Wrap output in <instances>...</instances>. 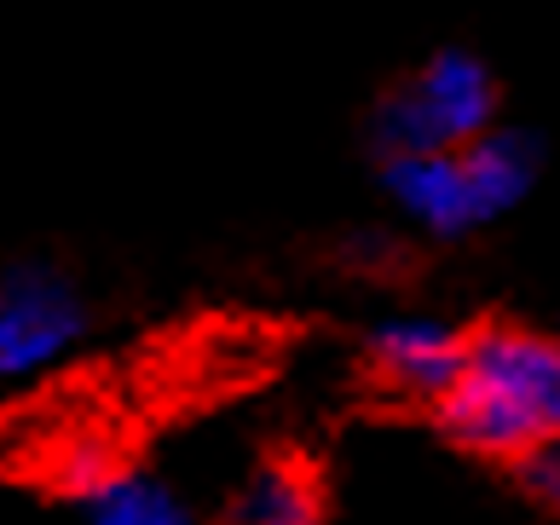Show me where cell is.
Returning a JSON list of instances; mask_svg holds the SVG:
<instances>
[{
    "label": "cell",
    "mask_w": 560,
    "mask_h": 525,
    "mask_svg": "<svg viewBox=\"0 0 560 525\" xmlns=\"http://www.w3.org/2000/svg\"><path fill=\"white\" fill-rule=\"evenodd\" d=\"M497 110H503V88L486 58L474 47H440L405 81L382 88L364 116V139L376 162L405 151H440V144H468L497 128Z\"/></svg>",
    "instance_id": "obj_2"
},
{
    "label": "cell",
    "mask_w": 560,
    "mask_h": 525,
    "mask_svg": "<svg viewBox=\"0 0 560 525\" xmlns=\"http://www.w3.org/2000/svg\"><path fill=\"white\" fill-rule=\"evenodd\" d=\"M382 191L399 214L433 243H456L474 237L480 225H491L474 167L463 156V144H440V151H405V156H382Z\"/></svg>",
    "instance_id": "obj_5"
},
{
    "label": "cell",
    "mask_w": 560,
    "mask_h": 525,
    "mask_svg": "<svg viewBox=\"0 0 560 525\" xmlns=\"http://www.w3.org/2000/svg\"><path fill=\"white\" fill-rule=\"evenodd\" d=\"M93 312L58 260H12L0 271V382H24L65 364Z\"/></svg>",
    "instance_id": "obj_3"
},
{
    "label": "cell",
    "mask_w": 560,
    "mask_h": 525,
    "mask_svg": "<svg viewBox=\"0 0 560 525\" xmlns=\"http://www.w3.org/2000/svg\"><path fill=\"white\" fill-rule=\"evenodd\" d=\"M433 433L474 462L509 468L560 433V335L514 318L468 324L463 375L433 398Z\"/></svg>",
    "instance_id": "obj_1"
},
{
    "label": "cell",
    "mask_w": 560,
    "mask_h": 525,
    "mask_svg": "<svg viewBox=\"0 0 560 525\" xmlns=\"http://www.w3.org/2000/svg\"><path fill=\"white\" fill-rule=\"evenodd\" d=\"M503 474L521 486V497L532 502V509H544V514L560 520V433L544 439V445H532L521 462H509Z\"/></svg>",
    "instance_id": "obj_9"
},
{
    "label": "cell",
    "mask_w": 560,
    "mask_h": 525,
    "mask_svg": "<svg viewBox=\"0 0 560 525\" xmlns=\"http://www.w3.org/2000/svg\"><path fill=\"white\" fill-rule=\"evenodd\" d=\"M405 248L387 237V231H359V237L341 243V266L352 271H370V278H382V271H393V260H399Z\"/></svg>",
    "instance_id": "obj_11"
},
{
    "label": "cell",
    "mask_w": 560,
    "mask_h": 525,
    "mask_svg": "<svg viewBox=\"0 0 560 525\" xmlns=\"http://www.w3.org/2000/svg\"><path fill=\"white\" fill-rule=\"evenodd\" d=\"M364 375L387 405H417L422 416L433 410V398H445V387L463 375L468 359V324L445 318H382L364 335Z\"/></svg>",
    "instance_id": "obj_4"
},
{
    "label": "cell",
    "mask_w": 560,
    "mask_h": 525,
    "mask_svg": "<svg viewBox=\"0 0 560 525\" xmlns=\"http://www.w3.org/2000/svg\"><path fill=\"white\" fill-rule=\"evenodd\" d=\"M75 509L93 525H185L197 514L168 474L144 468V462H128V456H121L93 491H81Z\"/></svg>",
    "instance_id": "obj_7"
},
{
    "label": "cell",
    "mask_w": 560,
    "mask_h": 525,
    "mask_svg": "<svg viewBox=\"0 0 560 525\" xmlns=\"http://www.w3.org/2000/svg\"><path fill=\"white\" fill-rule=\"evenodd\" d=\"M116 462H121V456L105 445V439H81V445H65V451H58V462H52V486H58V497H65V502H75L81 491H93L98 479L116 468Z\"/></svg>",
    "instance_id": "obj_10"
},
{
    "label": "cell",
    "mask_w": 560,
    "mask_h": 525,
    "mask_svg": "<svg viewBox=\"0 0 560 525\" xmlns=\"http://www.w3.org/2000/svg\"><path fill=\"white\" fill-rule=\"evenodd\" d=\"M463 156L474 167V185H480V202L491 220H503L509 208H521L532 197L537 174H544V144H537V133L526 128H486L480 139L463 144Z\"/></svg>",
    "instance_id": "obj_8"
},
{
    "label": "cell",
    "mask_w": 560,
    "mask_h": 525,
    "mask_svg": "<svg viewBox=\"0 0 560 525\" xmlns=\"http://www.w3.org/2000/svg\"><path fill=\"white\" fill-rule=\"evenodd\" d=\"M329 514L324 474L313 468L306 451H260L255 468L243 474L237 497L225 502V520L248 525H313Z\"/></svg>",
    "instance_id": "obj_6"
}]
</instances>
